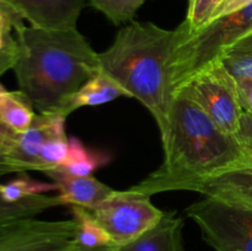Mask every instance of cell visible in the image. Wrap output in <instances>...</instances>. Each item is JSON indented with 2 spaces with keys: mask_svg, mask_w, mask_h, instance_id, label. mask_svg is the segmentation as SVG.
<instances>
[{
  "mask_svg": "<svg viewBox=\"0 0 252 251\" xmlns=\"http://www.w3.org/2000/svg\"><path fill=\"white\" fill-rule=\"evenodd\" d=\"M17 54L12 70L19 90L41 115L58 113L89 79L100 73L98 53L78 29L15 26Z\"/></svg>",
  "mask_w": 252,
  "mask_h": 251,
  "instance_id": "cell-1",
  "label": "cell"
},
{
  "mask_svg": "<svg viewBox=\"0 0 252 251\" xmlns=\"http://www.w3.org/2000/svg\"><path fill=\"white\" fill-rule=\"evenodd\" d=\"M164 161L130 188L148 194L177 191L181 184L203 179L239 165H252L235 135L221 130L182 93H175Z\"/></svg>",
  "mask_w": 252,
  "mask_h": 251,
  "instance_id": "cell-2",
  "label": "cell"
},
{
  "mask_svg": "<svg viewBox=\"0 0 252 251\" xmlns=\"http://www.w3.org/2000/svg\"><path fill=\"white\" fill-rule=\"evenodd\" d=\"M176 38V29L165 30L153 22L134 21L117 32L110 48L98 53L101 70L152 113L161 142L166 140L170 130L175 93L169 61Z\"/></svg>",
  "mask_w": 252,
  "mask_h": 251,
  "instance_id": "cell-3",
  "label": "cell"
},
{
  "mask_svg": "<svg viewBox=\"0 0 252 251\" xmlns=\"http://www.w3.org/2000/svg\"><path fill=\"white\" fill-rule=\"evenodd\" d=\"M176 93L193 100L221 130L233 135L238 132L244 113L238 84L219 58L196 71Z\"/></svg>",
  "mask_w": 252,
  "mask_h": 251,
  "instance_id": "cell-4",
  "label": "cell"
},
{
  "mask_svg": "<svg viewBox=\"0 0 252 251\" xmlns=\"http://www.w3.org/2000/svg\"><path fill=\"white\" fill-rule=\"evenodd\" d=\"M150 197L132 188L115 191L91 212L113 245L122 246L157 225L164 216L165 212L155 207Z\"/></svg>",
  "mask_w": 252,
  "mask_h": 251,
  "instance_id": "cell-5",
  "label": "cell"
},
{
  "mask_svg": "<svg viewBox=\"0 0 252 251\" xmlns=\"http://www.w3.org/2000/svg\"><path fill=\"white\" fill-rule=\"evenodd\" d=\"M216 251H252V211L204 197L185 209Z\"/></svg>",
  "mask_w": 252,
  "mask_h": 251,
  "instance_id": "cell-6",
  "label": "cell"
},
{
  "mask_svg": "<svg viewBox=\"0 0 252 251\" xmlns=\"http://www.w3.org/2000/svg\"><path fill=\"white\" fill-rule=\"evenodd\" d=\"M75 234L74 219H24L0 228V251H69Z\"/></svg>",
  "mask_w": 252,
  "mask_h": 251,
  "instance_id": "cell-7",
  "label": "cell"
},
{
  "mask_svg": "<svg viewBox=\"0 0 252 251\" xmlns=\"http://www.w3.org/2000/svg\"><path fill=\"white\" fill-rule=\"evenodd\" d=\"M66 117L59 113L38 115L29 129L12 132L0 126V149L22 172L41 171L39 153L52 137L65 133Z\"/></svg>",
  "mask_w": 252,
  "mask_h": 251,
  "instance_id": "cell-8",
  "label": "cell"
},
{
  "mask_svg": "<svg viewBox=\"0 0 252 251\" xmlns=\"http://www.w3.org/2000/svg\"><path fill=\"white\" fill-rule=\"evenodd\" d=\"M177 191H196L226 206L252 211V165H239L208 177L184 182Z\"/></svg>",
  "mask_w": 252,
  "mask_h": 251,
  "instance_id": "cell-9",
  "label": "cell"
},
{
  "mask_svg": "<svg viewBox=\"0 0 252 251\" xmlns=\"http://www.w3.org/2000/svg\"><path fill=\"white\" fill-rule=\"evenodd\" d=\"M30 26L44 30L76 29L86 0H1Z\"/></svg>",
  "mask_w": 252,
  "mask_h": 251,
  "instance_id": "cell-10",
  "label": "cell"
},
{
  "mask_svg": "<svg viewBox=\"0 0 252 251\" xmlns=\"http://www.w3.org/2000/svg\"><path fill=\"white\" fill-rule=\"evenodd\" d=\"M43 174L57 185L63 206H79L93 211L116 191L94 176H75L58 167Z\"/></svg>",
  "mask_w": 252,
  "mask_h": 251,
  "instance_id": "cell-11",
  "label": "cell"
},
{
  "mask_svg": "<svg viewBox=\"0 0 252 251\" xmlns=\"http://www.w3.org/2000/svg\"><path fill=\"white\" fill-rule=\"evenodd\" d=\"M184 225L181 216L167 211L157 225L135 240L117 246V251H184Z\"/></svg>",
  "mask_w": 252,
  "mask_h": 251,
  "instance_id": "cell-12",
  "label": "cell"
},
{
  "mask_svg": "<svg viewBox=\"0 0 252 251\" xmlns=\"http://www.w3.org/2000/svg\"><path fill=\"white\" fill-rule=\"evenodd\" d=\"M118 97H129V94L107 73L100 70V73L89 79L70 98H68L58 113L68 117L78 108L100 106Z\"/></svg>",
  "mask_w": 252,
  "mask_h": 251,
  "instance_id": "cell-13",
  "label": "cell"
},
{
  "mask_svg": "<svg viewBox=\"0 0 252 251\" xmlns=\"http://www.w3.org/2000/svg\"><path fill=\"white\" fill-rule=\"evenodd\" d=\"M59 206L63 203L58 194H36L16 202L6 201L0 196V228L24 219L36 218L38 214Z\"/></svg>",
  "mask_w": 252,
  "mask_h": 251,
  "instance_id": "cell-14",
  "label": "cell"
},
{
  "mask_svg": "<svg viewBox=\"0 0 252 251\" xmlns=\"http://www.w3.org/2000/svg\"><path fill=\"white\" fill-rule=\"evenodd\" d=\"M31 101L22 91H6L0 100V126L12 132L29 129L36 118Z\"/></svg>",
  "mask_w": 252,
  "mask_h": 251,
  "instance_id": "cell-15",
  "label": "cell"
},
{
  "mask_svg": "<svg viewBox=\"0 0 252 251\" xmlns=\"http://www.w3.org/2000/svg\"><path fill=\"white\" fill-rule=\"evenodd\" d=\"M108 161V154L89 149L80 139L71 137L69 138L68 157L58 169L75 176H91L96 169L103 166Z\"/></svg>",
  "mask_w": 252,
  "mask_h": 251,
  "instance_id": "cell-16",
  "label": "cell"
},
{
  "mask_svg": "<svg viewBox=\"0 0 252 251\" xmlns=\"http://www.w3.org/2000/svg\"><path fill=\"white\" fill-rule=\"evenodd\" d=\"M218 58L235 80L252 79V32L225 47Z\"/></svg>",
  "mask_w": 252,
  "mask_h": 251,
  "instance_id": "cell-17",
  "label": "cell"
},
{
  "mask_svg": "<svg viewBox=\"0 0 252 251\" xmlns=\"http://www.w3.org/2000/svg\"><path fill=\"white\" fill-rule=\"evenodd\" d=\"M73 219L76 224L75 243L85 248H100L113 245L112 240L102 228L93 212L79 206H71Z\"/></svg>",
  "mask_w": 252,
  "mask_h": 251,
  "instance_id": "cell-18",
  "label": "cell"
},
{
  "mask_svg": "<svg viewBox=\"0 0 252 251\" xmlns=\"http://www.w3.org/2000/svg\"><path fill=\"white\" fill-rule=\"evenodd\" d=\"M24 20L7 5L0 6V75L12 69L17 54L16 37L12 34L15 26Z\"/></svg>",
  "mask_w": 252,
  "mask_h": 251,
  "instance_id": "cell-19",
  "label": "cell"
},
{
  "mask_svg": "<svg viewBox=\"0 0 252 251\" xmlns=\"http://www.w3.org/2000/svg\"><path fill=\"white\" fill-rule=\"evenodd\" d=\"M53 189H57L56 184L37 181L21 172L16 179L6 184H0V196L4 197L6 201L16 202L36 194H46Z\"/></svg>",
  "mask_w": 252,
  "mask_h": 251,
  "instance_id": "cell-20",
  "label": "cell"
},
{
  "mask_svg": "<svg viewBox=\"0 0 252 251\" xmlns=\"http://www.w3.org/2000/svg\"><path fill=\"white\" fill-rule=\"evenodd\" d=\"M147 0H86L94 9L102 12L112 24L130 21Z\"/></svg>",
  "mask_w": 252,
  "mask_h": 251,
  "instance_id": "cell-21",
  "label": "cell"
},
{
  "mask_svg": "<svg viewBox=\"0 0 252 251\" xmlns=\"http://www.w3.org/2000/svg\"><path fill=\"white\" fill-rule=\"evenodd\" d=\"M69 153V138L66 133L58 134L47 140L39 153V166L41 171L57 169L65 161Z\"/></svg>",
  "mask_w": 252,
  "mask_h": 251,
  "instance_id": "cell-22",
  "label": "cell"
},
{
  "mask_svg": "<svg viewBox=\"0 0 252 251\" xmlns=\"http://www.w3.org/2000/svg\"><path fill=\"white\" fill-rule=\"evenodd\" d=\"M221 1L223 0H189V11L185 19L189 26V33H193L207 26Z\"/></svg>",
  "mask_w": 252,
  "mask_h": 251,
  "instance_id": "cell-23",
  "label": "cell"
},
{
  "mask_svg": "<svg viewBox=\"0 0 252 251\" xmlns=\"http://www.w3.org/2000/svg\"><path fill=\"white\" fill-rule=\"evenodd\" d=\"M234 135L240 144L243 152L245 153V155L252 164V115L244 111L240 125H239V129Z\"/></svg>",
  "mask_w": 252,
  "mask_h": 251,
  "instance_id": "cell-24",
  "label": "cell"
},
{
  "mask_svg": "<svg viewBox=\"0 0 252 251\" xmlns=\"http://www.w3.org/2000/svg\"><path fill=\"white\" fill-rule=\"evenodd\" d=\"M251 2L252 0H223V1L218 5L216 11H214L213 17H212V21L217 19H220V17L223 16H226V15L229 14H233V12L243 9V7H245L246 5L251 4Z\"/></svg>",
  "mask_w": 252,
  "mask_h": 251,
  "instance_id": "cell-25",
  "label": "cell"
},
{
  "mask_svg": "<svg viewBox=\"0 0 252 251\" xmlns=\"http://www.w3.org/2000/svg\"><path fill=\"white\" fill-rule=\"evenodd\" d=\"M236 84L241 107L245 112L252 115V79L236 80Z\"/></svg>",
  "mask_w": 252,
  "mask_h": 251,
  "instance_id": "cell-26",
  "label": "cell"
},
{
  "mask_svg": "<svg viewBox=\"0 0 252 251\" xmlns=\"http://www.w3.org/2000/svg\"><path fill=\"white\" fill-rule=\"evenodd\" d=\"M69 251H117V246L108 245V246H100V248H85V246H80L78 244H74Z\"/></svg>",
  "mask_w": 252,
  "mask_h": 251,
  "instance_id": "cell-27",
  "label": "cell"
},
{
  "mask_svg": "<svg viewBox=\"0 0 252 251\" xmlns=\"http://www.w3.org/2000/svg\"><path fill=\"white\" fill-rule=\"evenodd\" d=\"M0 166L9 167V169H11L14 172H17V174H21L22 172L21 169H20V167L17 166L15 162H12L11 160H10L9 157H7L6 155L1 152V149H0Z\"/></svg>",
  "mask_w": 252,
  "mask_h": 251,
  "instance_id": "cell-28",
  "label": "cell"
},
{
  "mask_svg": "<svg viewBox=\"0 0 252 251\" xmlns=\"http://www.w3.org/2000/svg\"><path fill=\"white\" fill-rule=\"evenodd\" d=\"M7 174H14V171H12L11 169H9V167L0 166V177H2L4 175H7Z\"/></svg>",
  "mask_w": 252,
  "mask_h": 251,
  "instance_id": "cell-29",
  "label": "cell"
},
{
  "mask_svg": "<svg viewBox=\"0 0 252 251\" xmlns=\"http://www.w3.org/2000/svg\"><path fill=\"white\" fill-rule=\"evenodd\" d=\"M6 89L4 88V85H2L1 83H0V100H1V97H2V95H4L5 93H6Z\"/></svg>",
  "mask_w": 252,
  "mask_h": 251,
  "instance_id": "cell-30",
  "label": "cell"
},
{
  "mask_svg": "<svg viewBox=\"0 0 252 251\" xmlns=\"http://www.w3.org/2000/svg\"><path fill=\"white\" fill-rule=\"evenodd\" d=\"M1 5H6V4H5V2H2L1 0H0V6H1Z\"/></svg>",
  "mask_w": 252,
  "mask_h": 251,
  "instance_id": "cell-31",
  "label": "cell"
}]
</instances>
